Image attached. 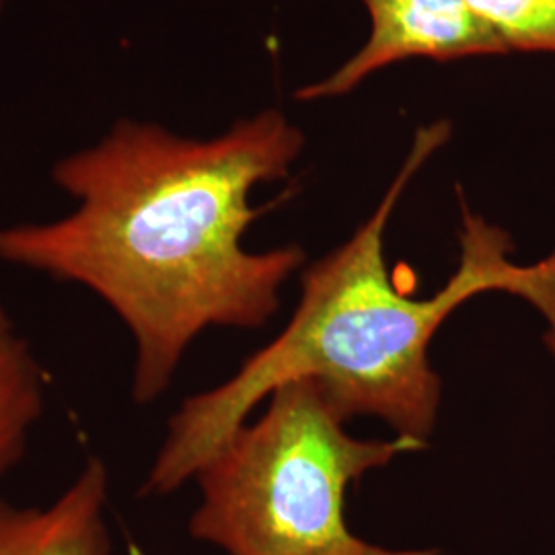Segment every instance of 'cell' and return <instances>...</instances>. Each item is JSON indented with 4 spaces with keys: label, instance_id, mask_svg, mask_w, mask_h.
<instances>
[{
    "label": "cell",
    "instance_id": "1",
    "mask_svg": "<svg viewBox=\"0 0 555 555\" xmlns=\"http://www.w3.org/2000/svg\"><path fill=\"white\" fill-rule=\"evenodd\" d=\"M302 144L276 109L210 140L121 119L52 169L79 206L46 224L0 229V259L98 295L134 339L132 399L153 403L202 332L256 330L276 313L305 251L254 254L243 237L266 212L251 192L288 178Z\"/></svg>",
    "mask_w": 555,
    "mask_h": 555
},
{
    "label": "cell",
    "instance_id": "2",
    "mask_svg": "<svg viewBox=\"0 0 555 555\" xmlns=\"http://www.w3.org/2000/svg\"><path fill=\"white\" fill-rule=\"evenodd\" d=\"M449 139V119L417 128L408 159L371 219L305 270L300 302L286 330L229 380L181 403L142 486L144 496H167L194 479L266 397L300 378L318 380L344 420L380 417L399 437L426 444L440 403L430 341L456 307L481 293L502 291L531 302L547 323L543 341L555 357V249L531 266L516 263L513 237L474 215L463 198L461 258L437 295L408 297L389 276V219L408 183Z\"/></svg>",
    "mask_w": 555,
    "mask_h": 555
},
{
    "label": "cell",
    "instance_id": "3",
    "mask_svg": "<svg viewBox=\"0 0 555 555\" xmlns=\"http://www.w3.org/2000/svg\"><path fill=\"white\" fill-rule=\"evenodd\" d=\"M268 399L266 414L245 422L194 477L202 492L190 520L194 539L227 555H438L366 543L344 511L350 483L424 442L346 435V420L311 378Z\"/></svg>",
    "mask_w": 555,
    "mask_h": 555
},
{
    "label": "cell",
    "instance_id": "4",
    "mask_svg": "<svg viewBox=\"0 0 555 555\" xmlns=\"http://www.w3.org/2000/svg\"><path fill=\"white\" fill-rule=\"evenodd\" d=\"M371 36L334 75L297 91L298 101L341 98L373 73L408 59L438 62L508 54L494 27L469 0H362Z\"/></svg>",
    "mask_w": 555,
    "mask_h": 555
},
{
    "label": "cell",
    "instance_id": "5",
    "mask_svg": "<svg viewBox=\"0 0 555 555\" xmlns=\"http://www.w3.org/2000/svg\"><path fill=\"white\" fill-rule=\"evenodd\" d=\"M107 469L91 459L48 506H15L0 496V555H112Z\"/></svg>",
    "mask_w": 555,
    "mask_h": 555
},
{
    "label": "cell",
    "instance_id": "6",
    "mask_svg": "<svg viewBox=\"0 0 555 555\" xmlns=\"http://www.w3.org/2000/svg\"><path fill=\"white\" fill-rule=\"evenodd\" d=\"M46 375L31 346L11 327L0 330V477L13 469L43 414Z\"/></svg>",
    "mask_w": 555,
    "mask_h": 555
},
{
    "label": "cell",
    "instance_id": "7",
    "mask_svg": "<svg viewBox=\"0 0 555 555\" xmlns=\"http://www.w3.org/2000/svg\"><path fill=\"white\" fill-rule=\"evenodd\" d=\"M511 52L555 54V0H469Z\"/></svg>",
    "mask_w": 555,
    "mask_h": 555
},
{
    "label": "cell",
    "instance_id": "8",
    "mask_svg": "<svg viewBox=\"0 0 555 555\" xmlns=\"http://www.w3.org/2000/svg\"><path fill=\"white\" fill-rule=\"evenodd\" d=\"M13 323H11V319H9V313H7V309L2 307V302H0V330H4V327H11Z\"/></svg>",
    "mask_w": 555,
    "mask_h": 555
},
{
    "label": "cell",
    "instance_id": "9",
    "mask_svg": "<svg viewBox=\"0 0 555 555\" xmlns=\"http://www.w3.org/2000/svg\"><path fill=\"white\" fill-rule=\"evenodd\" d=\"M2 2H4V0H0V9H2Z\"/></svg>",
    "mask_w": 555,
    "mask_h": 555
}]
</instances>
